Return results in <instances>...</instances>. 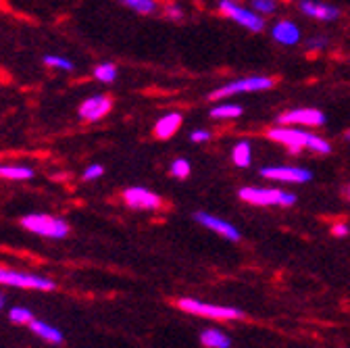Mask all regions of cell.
Returning a JSON list of instances; mask_svg holds the SVG:
<instances>
[{"label":"cell","instance_id":"836d02e7","mask_svg":"<svg viewBox=\"0 0 350 348\" xmlns=\"http://www.w3.org/2000/svg\"><path fill=\"white\" fill-rule=\"evenodd\" d=\"M3 302H5V298H3V296H0V311H3Z\"/></svg>","mask_w":350,"mask_h":348},{"label":"cell","instance_id":"ffe728a7","mask_svg":"<svg viewBox=\"0 0 350 348\" xmlns=\"http://www.w3.org/2000/svg\"><path fill=\"white\" fill-rule=\"evenodd\" d=\"M33 176V171L29 167H0V178L5 180H29Z\"/></svg>","mask_w":350,"mask_h":348},{"label":"cell","instance_id":"e0dca14e","mask_svg":"<svg viewBox=\"0 0 350 348\" xmlns=\"http://www.w3.org/2000/svg\"><path fill=\"white\" fill-rule=\"evenodd\" d=\"M232 163L238 169H246L252 163V144L248 140H238L232 146Z\"/></svg>","mask_w":350,"mask_h":348},{"label":"cell","instance_id":"ba28073f","mask_svg":"<svg viewBox=\"0 0 350 348\" xmlns=\"http://www.w3.org/2000/svg\"><path fill=\"white\" fill-rule=\"evenodd\" d=\"M282 125H298V127H323L327 123V117L319 109L302 107V109H288L278 115L275 119Z\"/></svg>","mask_w":350,"mask_h":348},{"label":"cell","instance_id":"44dd1931","mask_svg":"<svg viewBox=\"0 0 350 348\" xmlns=\"http://www.w3.org/2000/svg\"><path fill=\"white\" fill-rule=\"evenodd\" d=\"M250 9L262 17H271L278 13L280 5H278V0H250Z\"/></svg>","mask_w":350,"mask_h":348},{"label":"cell","instance_id":"f1b7e54d","mask_svg":"<svg viewBox=\"0 0 350 348\" xmlns=\"http://www.w3.org/2000/svg\"><path fill=\"white\" fill-rule=\"evenodd\" d=\"M213 138V132H208V129L200 127V129H194V132H190V140L194 144H200V142H208Z\"/></svg>","mask_w":350,"mask_h":348},{"label":"cell","instance_id":"2e32d148","mask_svg":"<svg viewBox=\"0 0 350 348\" xmlns=\"http://www.w3.org/2000/svg\"><path fill=\"white\" fill-rule=\"evenodd\" d=\"M200 344L204 348H230L232 338L219 327H206L200 332Z\"/></svg>","mask_w":350,"mask_h":348},{"label":"cell","instance_id":"9a60e30c","mask_svg":"<svg viewBox=\"0 0 350 348\" xmlns=\"http://www.w3.org/2000/svg\"><path fill=\"white\" fill-rule=\"evenodd\" d=\"M182 123H184V115L178 111H171V113H165L163 117H159L152 132L159 140H169L180 132Z\"/></svg>","mask_w":350,"mask_h":348},{"label":"cell","instance_id":"f546056e","mask_svg":"<svg viewBox=\"0 0 350 348\" xmlns=\"http://www.w3.org/2000/svg\"><path fill=\"white\" fill-rule=\"evenodd\" d=\"M332 236L334 238H346L348 234H350V226L348 224H344V222H338V224H334L332 226Z\"/></svg>","mask_w":350,"mask_h":348},{"label":"cell","instance_id":"603a6c76","mask_svg":"<svg viewBox=\"0 0 350 348\" xmlns=\"http://www.w3.org/2000/svg\"><path fill=\"white\" fill-rule=\"evenodd\" d=\"M94 77L100 83H113L117 79V65H113V63H100L94 69Z\"/></svg>","mask_w":350,"mask_h":348},{"label":"cell","instance_id":"8fae6325","mask_svg":"<svg viewBox=\"0 0 350 348\" xmlns=\"http://www.w3.org/2000/svg\"><path fill=\"white\" fill-rule=\"evenodd\" d=\"M123 200L131 209H140V211H157L163 206V198L142 186H131L123 192Z\"/></svg>","mask_w":350,"mask_h":348},{"label":"cell","instance_id":"d6986e66","mask_svg":"<svg viewBox=\"0 0 350 348\" xmlns=\"http://www.w3.org/2000/svg\"><path fill=\"white\" fill-rule=\"evenodd\" d=\"M29 330L33 332V334H38L42 340H46V342H53V344H61L63 342V334L57 330V327H53V325H49V323H44V321H36V319H31L29 323Z\"/></svg>","mask_w":350,"mask_h":348},{"label":"cell","instance_id":"e575fe53","mask_svg":"<svg viewBox=\"0 0 350 348\" xmlns=\"http://www.w3.org/2000/svg\"><path fill=\"white\" fill-rule=\"evenodd\" d=\"M121 3H123V5H125V3H127V0H121Z\"/></svg>","mask_w":350,"mask_h":348},{"label":"cell","instance_id":"8992f818","mask_svg":"<svg viewBox=\"0 0 350 348\" xmlns=\"http://www.w3.org/2000/svg\"><path fill=\"white\" fill-rule=\"evenodd\" d=\"M21 226L25 230H29L31 234H38V236H44V238H65L69 234V226L67 222L59 219V217H53V215H27L21 219Z\"/></svg>","mask_w":350,"mask_h":348},{"label":"cell","instance_id":"5b68a950","mask_svg":"<svg viewBox=\"0 0 350 348\" xmlns=\"http://www.w3.org/2000/svg\"><path fill=\"white\" fill-rule=\"evenodd\" d=\"M219 13L252 34H260L265 29V17L258 15L252 9L242 7L238 0H221V3H219Z\"/></svg>","mask_w":350,"mask_h":348},{"label":"cell","instance_id":"4fadbf2b","mask_svg":"<svg viewBox=\"0 0 350 348\" xmlns=\"http://www.w3.org/2000/svg\"><path fill=\"white\" fill-rule=\"evenodd\" d=\"M271 38L280 46H296L302 40V29L292 19H278L271 25Z\"/></svg>","mask_w":350,"mask_h":348},{"label":"cell","instance_id":"ac0fdd59","mask_svg":"<svg viewBox=\"0 0 350 348\" xmlns=\"http://www.w3.org/2000/svg\"><path fill=\"white\" fill-rule=\"evenodd\" d=\"M244 113V109L240 105H234V103H221V105H215L211 109V119H217V121H234V119H240Z\"/></svg>","mask_w":350,"mask_h":348},{"label":"cell","instance_id":"7a4b0ae2","mask_svg":"<svg viewBox=\"0 0 350 348\" xmlns=\"http://www.w3.org/2000/svg\"><path fill=\"white\" fill-rule=\"evenodd\" d=\"M278 79L271 77V75H250V77H238V79H232L224 85H219L215 88L211 94H208V101L217 103V101H226V98H232V96H238V94H252V92H265V90H271L275 88Z\"/></svg>","mask_w":350,"mask_h":348},{"label":"cell","instance_id":"484cf974","mask_svg":"<svg viewBox=\"0 0 350 348\" xmlns=\"http://www.w3.org/2000/svg\"><path fill=\"white\" fill-rule=\"evenodd\" d=\"M9 319L13 321V323H29L31 319H33V315H31V311H27V309H21V307H15V309H11V313H9Z\"/></svg>","mask_w":350,"mask_h":348},{"label":"cell","instance_id":"9c48e42d","mask_svg":"<svg viewBox=\"0 0 350 348\" xmlns=\"http://www.w3.org/2000/svg\"><path fill=\"white\" fill-rule=\"evenodd\" d=\"M0 284L5 286H15V288H29V290H42L49 292L55 290V282L49 278H40L23 271H13V269H3L0 267Z\"/></svg>","mask_w":350,"mask_h":348},{"label":"cell","instance_id":"7c38bea8","mask_svg":"<svg viewBox=\"0 0 350 348\" xmlns=\"http://www.w3.org/2000/svg\"><path fill=\"white\" fill-rule=\"evenodd\" d=\"M298 11L315 21H336L340 19V9L319 0H298Z\"/></svg>","mask_w":350,"mask_h":348},{"label":"cell","instance_id":"277c9868","mask_svg":"<svg viewBox=\"0 0 350 348\" xmlns=\"http://www.w3.org/2000/svg\"><path fill=\"white\" fill-rule=\"evenodd\" d=\"M240 200L252 206H292L298 196L280 188H260V186H244L238 192Z\"/></svg>","mask_w":350,"mask_h":348},{"label":"cell","instance_id":"4316f807","mask_svg":"<svg viewBox=\"0 0 350 348\" xmlns=\"http://www.w3.org/2000/svg\"><path fill=\"white\" fill-rule=\"evenodd\" d=\"M44 63H46L49 67H59V69H65V71H71L73 69V63L69 59H63V57H46L44 59Z\"/></svg>","mask_w":350,"mask_h":348},{"label":"cell","instance_id":"d6a6232c","mask_svg":"<svg viewBox=\"0 0 350 348\" xmlns=\"http://www.w3.org/2000/svg\"><path fill=\"white\" fill-rule=\"evenodd\" d=\"M346 198H348V200H350V184H348V186H346Z\"/></svg>","mask_w":350,"mask_h":348},{"label":"cell","instance_id":"30bf717a","mask_svg":"<svg viewBox=\"0 0 350 348\" xmlns=\"http://www.w3.org/2000/svg\"><path fill=\"white\" fill-rule=\"evenodd\" d=\"M194 222L200 224L202 228H206V230L219 234V236L226 238V240H232V242H238V240H240V230H238L236 226H232L230 222L221 219V217H217V215L198 211V213H194Z\"/></svg>","mask_w":350,"mask_h":348},{"label":"cell","instance_id":"5bb4252c","mask_svg":"<svg viewBox=\"0 0 350 348\" xmlns=\"http://www.w3.org/2000/svg\"><path fill=\"white\" fill-rule=\"evenodd\" d=\"M113 107V101L109 96H92V98H88L81 103L79 107V117L85 119V121H100Z\"/></svg>","mask_w":350,"mask_h":348},{"label":"cell","instance_id":"d4e9b609","mask_svg":"<svg viewBox=\"0 0 350 348\" xmlns=\"http://www.w3.org/2000/svg\"><path fill=\"white\" fill-rule=\"evenodd\" d=\"M327 44H329V40L325 36H313V38H306L304 49H306V53H311V55H319V53H323L327 49Z\"/></svg>","mask_w":350,"mask_h":348},{"label":"cell","instance_id":"cb8c5ba5","mask_svg":"<svg viewBox=\"0 0 350 348\" xmlns=\"http://www.w3.org/2000/svg\"><path fill=\"white\" fill-rule=\"evenodd\" d=\"M125 5L140 15H154L157 13V0H127Z\"/></svg>","mask_w":350,"mask_h":348},{"label":"cell","instance_id":"83f0119b","mask_svg":"<svg viewBox=\"0 0 350 348\" xmlns=\"http://www.w3.org/2000/svg\"><path fill=\"white\" fill-rule=\"evenodd\" d=\"M103 173H105L103 165H90V167L83 171V180L85 182H94V180H98L103 176Z\"/></svg>","mask_w":350,"mask_h":348},{"label":"cell","instance_id":"7402d4cb","mask_svg":"<svg viewBox=\"0 0 350 348\" xmlns=\"http://www.w3.org/2000/svg\"><path fill=\"white\" fill-rule=\"evenodd\" d=\"M169 171H171V176L175 178V180H186L188 176H190V171H192V165H190V161L188 159H175L171 165H169Z\"/></svg>","mask_w":350,"mask_h":348},{"label":"cell","instance_id":"1f68e13d","mask_svg":"<svg viewBox=\"0 0 350 348\" xmlns=\"http://www.w3.org/2000/svg\"><path fill=\"white\" fill-rule=\"evenodd\" d=\"M344 140L350 142V129H346V132H344Z\"/></svg>","mask_w":350,"mask_h":348},{"label":"cell","instance_id":"4dcf8cb0","mask_svg":"<svg viewBox=\"0 0 350 348\" xmlns=\"http://www.w3.org/2000/svg\"><path fill=\"white\" fill-rule=\"evenodd\" d=\"M163 13H165V17L171 19V21H180V19L184 17V11H182L180 7H175V5H167Z\"/></svg>","mask_w":350,"mask_h":348},{"label":"cell","instance_id":"6da1fadb","mask_svg":"<svg viewBox=\"0 0 350 348\" xmlns=\"http://www.w3.org/2000/svg\"><path fill=\"white\" fill-rule=\"evenodd\" d=\"M265 136L271 142L288 148L292 155H298L300 150H311L315 155H332V150H334L329 140H325L319 134L309 132V129H304V127H298V125H282V123H278V125L267 129Z\"/></svg>","mask_w":350,"mask_h":348},{"label":"cell","instance_id":"3957f363","mask_svg":"<svg viewBox=\"0 0 350 348\" xmlns=\"http://www.w3.org/2000/svg\"><path fill=\"white\" fill-rule=\"evenodd\" d=\"M178 309L190 315H198L204 319H215V321H232V319H244V311L236 307H226V304H213V302H202L196 298H180Z\"/></svg>","mask_w":350,"mask_h":348},{"label":"cell","instance_id":"52a82bcc","mask_svg":"<svg viewBox=\"0 0 350 348\" xmlns=\"http://www.w3.org/2000/svg\"><path fill=\"white\" fill-rule=\"evenodd\" d=\"M260 178L269 182H282V184H309L313 180V171L294 165H271L260 169Z\"/></svg>","mask_w":350,"mask_h":348}]
</instances>
